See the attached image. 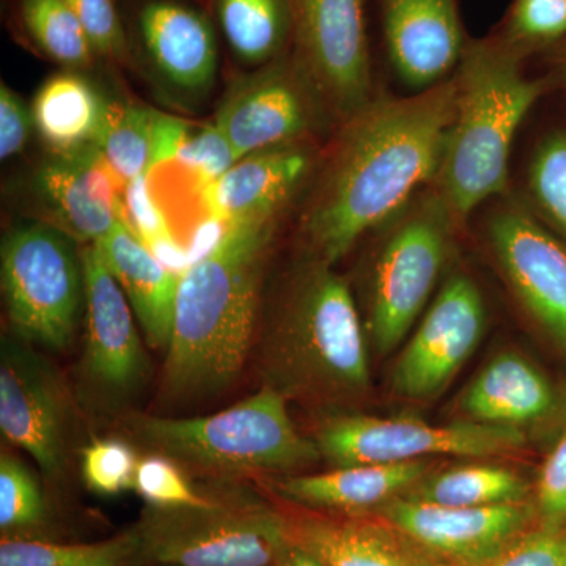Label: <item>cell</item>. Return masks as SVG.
Here are the masks:
<instances>
[{"label":"cell","mask_w":566,"mask_h":566,"mask_svg":"<svg viewBox=\"0 0 566 566\" xmlns=\"http://www.w3.org/2000/svg\"><path fill=\"white\" fill-rule=\"evenodd\" d=\"M457 114V81L406 98H374L344 123L304 233L319 263L333 266L354 244L434 182Z\"/></svg>","instance_id":"1"},{"label":"cell","mask_w":566,"mask_h":566,"mask_svg":"<svg viewBox=\"0 0 566 566\" xmlns=\"http://www.w3.org/2000/svg\"><path fill=\"white\" fill-rule=\"evenodd\" d=\"M275 216L229 223L221 243L181 275L164 364L170 397H207L240 375L255 331Z\"/></svg>","instance_id":"2"},{"label":"cell","mask_w":566,"mask_h":566,"mask_svg":"<svg viewBox=\"0 0 566 566\" xmlns=\"http://www.w3.org/2000/svg\"><path fill=\"white\" fill-rule=\"evenodd\" d=\"M523 61L488 36L469 41L453 73L457 114L434 191L455 226L506 189L517 129L546 91L545 81L524 76Z\"/></svg>","instance_id":"3"},{"label":"cell","mask_w":566,"mask_h":566,"mask_svg":"<svg viewBox=\"0 0 566 566\" xmlns=\"http://www.w3.org/2000/svg\"><path fill=\"white\" fill-rule=\"evenodd\" d=\"M270 387L323 401L357 398L370 387L367 345L344 279L316 262L301 279L264 352Z\"/></svg>","instance_id":"4"},{"label":"cell","mask_w":566,"mask_h":566,"mask_svg":"<svg viewBox=\"0 0 566 566\" xmlns=\"http://www.w3.org/2000/svg\"><path fill=\"white\" fill-rule=\"evenodd\" d=\"M128 428L153 453L207 474L293 471L322 457L316 442L294 427L285 395L270 386L216 415L191 419L137 416Z\"/></svg>","instance_id":"5"},{"label":"cell","mask_w":566,"mask_h":566,"mask_svg":"<svg viewBox=\"0 0 566 566\" xmlns=\"http://www.w3.org/2000/svg\"><path fill=\"white\" fill-rule=\"evenodd\" d=\"M142 566H274L289 520L241 490L208 493L202 505L145 506L132 527Z\"/></svg>","instance_id":"6"},{"label":"cell","mask_w":566,"mask_h":566,"mask_svg":"<svg viewBox=\"0 0 566 566\" xmlns=\"http://www.w3.org/2000/svg\"><path fill=\"white\" fill-rule=\"evenodd\" d=\"M0 256L14 331L32 344L65 348L84 300L82 259L69 234L43 223L18 227L3 240Z\"/></svg>","instance_id":"7"},{"label":"cell","mask_w":566,"mask_h":566,"mask_svg":"<svg viewBox=\"0 0 566 566\" xmlns=\"http://www.w3.org/2000/svg\"><path fill=\"white\" fill-rule=\"evenodd\" d=\"M455 227L436 191L390 221L371 282L370 327L379 354L392 353L411 333L434 292Z\"/></svg>","instance_id":"8"},{"label":"cell","mask_w":566,"mask_h":566,"mask_svg":"<svg viewBox=\"0 0 566 566\" xmlns=\"http://www.w3.org/2000/svg\"><path fill=\"white\" fill-rule=\"evenodd\" d=\"M322 457L335 465L389 464L427 457L488 458L526 446L521 428L463 420L431 424L406 417L342 416L316 431Z\"/></svg>","instance_id":"9"},{"label":"cell","mask_w":566,"mask_h":566,"mask_svg":"<svg viewBox=\"0 0 566 566\" xmlns=\"http://www.w3.org/2000/svg\"><path fill=\"white\" fill-rule=\"evenodd\" d=\"M294 62L319 103L346 123L374 99L365 0H290Z\"/></svg>","instance_id":"10"},{"label":"cell","mask_w":566,"mask_h":566,"mask_svg":"<svg viewBox=\"0 0 566 566\" xmlns=\"http://www.w3.org/2000/svg\"><path fill=\"white\" fill-rule=\"evenodd\" d=\"M485 304L471 279L453 275L444 283L398 357L395 394L431 400L444 392L474 354L485 331Z\"/></svg>","instance_id":"11"},{"label":"cell","mask_w":566,"mask_h":566,"mask_svg":"<svg viewBox=\"0 0 566 566\" xmlns=\"http://www.w3.org/2000/svg\"><path fill=\"white\" fill-rule=\"evenodd\" d=\"M84 273V376L93 392L122 401L139 389L148 370L147 354L134 324L133 308L107 270L95 244L81 253Z\"/></svg>","instance_id":"12"},{"label":"cell","mask_w":566,"mask_h":566,"mask_svg":"<svg viewBox=\"0 0 566 566\" xmlns=\"http://www.w3.org/2000/svg\"><path fill=\"white\" fill-rule=\"evenodd\" d=\"M502 273L539 326L566 348V244L534 212L506 200L488 226Z\"/></svg>","instance_id":"13"},{"label":"cell","mask_w":566,"mask_h":566,"mask_svg":"<svg viewBox=\"0 0 566 566\" xmlns=\"http://www.w3.org/2000/svg\"><path fill=\"white\" fill-rule=\"evenodd\" d=\"M382 517L420 549L447 566L479 564L531 528L535 509L527 502L494 506H444L394 499Z\"/></svg>","instance_id":"14"},{"label":"cell","mask_w":566,"mask_h":566,"mask_svg":"<svg viewBox=\"0 0 566 566\" xmlns=\"http://www.w3.org/2000/svg\"><path fill=\"white\" fill-rule=\"evenodd\" d=\"M66 406L61 382L43 359L3 340L0 356V431L24 450L44 474H61L65 455Z\"/></svg>","instance_id":"15"},{"label":"cell","mask_w":566,"mask_h":566,"mask_svg":"<svg viewBox=\"0 0 566 566\" xmlns=\"http://www.w3.org/2000/svg\"><path fill=\"white\" fill-rule=\"evenodd\" d=\"M316 103L318 96L296 62L275 63L233 88L216 125L243 159L294 144L311 129Z\"/></svg>","instance_id":"16"},{"label":"cell","mask_w":566,"mask_h":566,"mask_svg":"<svg viewBox=\"0 0 566 566\" xmlns=\"http://www.w3.org/2000/svg\"><path fill=\"white\" fill-rule=\"evenodd\" d=\"M382 25L395 71L417 92L449 80L469 43L457 0H382Z\"/></svg>","instance_id":"17"},{"label":"cell","mask_w":566,"mask_h":566,"mask_svg":"<svg viewBox=\"0 0 566 566\" xmlns=\"http://www.w3.org/2000/svg\"><path fill=\"white\" fill-rule=\"evenodd\" d=\"M286 520L294 542L323 566H447L379 516L311 512Z\"/></svg>","instance_id":"18"},{"label":"cell","mask_w":566,"mask_h":566,"mask_svg":"<svg viewBox=\"0 0 566 566\" xmlns=\"http://www.w3.org/2000/svg\"><path fill=\"white\" fill-rule=\"evenodd\" d=\"M40 188L63 226L81 240H103L126 221V182L112 169L98 147L46 164Z\"/></svg>","instance_id":"19"},{"label":"cell","mask_w":566,"mask_h":566,"mask_svg":"<svg viewBox=\"0 0 566 566\" xmlns=\"http://www.w3.org/2000/svg\"><path fill=\"white\" fill-rule=\"evenodd\" d=\"M311 155L296 144L253 153L200 189L208 216L232 223L277 214L303 181Z\"/></svg>","instance_id":"20"},{"label":"cell","mask_w":566,"mask_h":566,"mask_svg":"<svg viewBox=\"0 0 566 566\" xmlns=\"http://www.w3.org/2000/svg\"><path fill=\"white\" fill-rule=\"evenodd\" d=\"M428 474L424 460L408 463L335 465L319 474L286 476L275 483L294 504L334 515H375Z\"/></svg>","instance_id":"21"},{"label":"cell","mask_w":566,"mask_h":566,"mask_svg":"<svg viewBox=\"0 0 566 566\" xmlns=\"http://www.w3.org/2000/svg\"><path fill=\"white\" fill-rule=\"evenodd\" d=\"M139 29L148 57L170 84L191 92L211 87L218 44L202 13L172 0H155L142 9Z\"/></svg>","instance_id":"22"},{"label":"cell","mask_w":566,"mask_h":566,"mask_svg":"<svg viewBox=\"0 0 566 566\" xmlns=\"http://www.w3.org/2000/svg\"><path fill=\"white\" fill-rule=\"evenodd\" d=\"M95 245L132 305L148 344L167 349L181 275L164 266L126 221Z\"/></svg>","instance_id":"23"},{"label":"cell","mask_w":566,"mask_h":566,"mask_svg":"<svg viewBox=\"0 0 566 566\" xmlns=\"http://www.w3.org/2000/svg\"><path fill=\"white\" fill-rule=\"evenodd\" d=\"M461 411L472 422L521 428L556 415L553 382L520 354L495 356L464 390Z\"/></svg>","instance_id":"24"},{"label":"cell","mask_w":566,"mask_h":566,"mask_svg":"<svg viewBox=\"0 0 566 566\" xmlns=\"http://www.w3.org/2000/svg\"><path fill=\"white\" fill-rule=\"evenodd\" d=\"M106 102L73 70L44 81L32 103L33 126L59 158L98 147Z\"/></svg>","instance_id":"25"},{"label":"cell","mask_w":566,"mask_h":566,"mask_svg":"<svg viewBox=\"0 0 566 566\" xmlns=\"http://www.w3.org/2000/svg\"><path fill=\"white\" fill-rule=\"evenodd\" d=\"M528 483L512 469L469 464L424 475L405 497L444 506H494L526 502Z\"/></svg>","instance_id":"26"},{"label":"cell","mask_w":566,"mask_h":566,"mask_svg":"<svg viewBox=\"0 0 566 566\" xmlns=\"http://www.w3.org/2000/svg\"><path fill=\"white\" fill-rule=\"evenodd\" d=\"M223 36L241 61H273L293 33L290 0H218Z\"/></svg>","instance_id":"27"},{"label":"cell","mask_w":566,"mask_h":566,"mask_svg":"<svg viewBox=\"0 0 566 566\" xmlns=\"http://www.w3.org/2000/svg\"><path fill=\"white\" fill-rule=\"evenodd\" d=\"M0 566H142L132 528L98 543H54L2 536Z\"/></svg>","instance_id":"28"},{"label":"cell","mask_w":566,"mask_h":566,"mask_svg":"<svg viewBox=\"0 0 566 566\" xmlns=\"http://www.w3.org/2000/svg\"><path fill=\"white\" fill-rule=\"evenodd\" d=\"M153 115L136 104L106 103L98 148L126 185L150 174Z\"/></svg>","instance_id":"29"},{"label":"cell","mask_w":566,"mask_h":566,"mask_svg":"<svg viewBox=\"0 0 566 566\" xmlns=\"http://www.w3.org/2000/svg\"><path fill=\"white\" fill-rule=\"evenodd\" d=\"M21 14L29 35L52 61L69 70L91 65L95 50L65 0H22Z\"/></svg>","instance_id":"30"},{"label":"cell","mask_w":566,"mask_h":566,"mask_svg":"<svg viewBox=\"0 0 566 566\" xmlns=\"http://www.w3.org/2000/svg\"><path fill=\"white\" fill-rule=\"evenodd\" d=\"M46 501L39 482L22 461L10 453L0 457V531L2 536L41 538L46 526Z\"/></svg>","instance_id":"31"},{"label":"cell","mask_w":566,"mask_h":566,"mask_svg":"<svg viewBox=\"0 0 566 566\" xmlns=\"http://www.w3.org/2000/svg\"><path fill=\"white\" fill-rule=\"evenodd\" d=\"M499 40L521 57L566 36V0H513Z\"/></svg>","instance_id":"32"},{"label":"cell","mask_w":566,"mask_h":566,"mask_svg":"<svg viewBox=\"0 0 566 566\" xmlns=\"http://www.w3.org/2000/svg\"><path fill=\"white\" fill-rule=\"evenodd\" d=\"M136 450L123 439H96L82 450V479L93 493L117 495L134 490Z\"/></svg>","instance_id":"33"},{"label":"cell","mask_w":566,"mask_h":566,"mask_svg":"<svg viewBox=\"0 0 566 566\" xmlns=\"http://www.w3.org/2000/svg\"><path fill=\"white\" fill-rule=\"evenodd\" d=\"M528 188L536 207L566 234V133L553 134L539 145Z\"/></svg>","instance_id":"34"},{"label":"cell","mask_w":566,"mask_h":566,"mask_svg":"<svg viewBox=\"0 0 566 566\" xmlns=\"http://www.w3.org/2000/svg\"><path fill=\"white\" fill-rule=\"evenodd\" d=\"M134 491L144 499L145 504L158 509L202 505L208 501V494L192 485L180 463L159 453L142 458L134 479Z\"/></svg>","instance_id":"35"},{"label":"cell","mask_w":566,"mask_h":566,"mask_svg":"<svg viewBox=\"0 0 566 566\" xmlns=\"http://www.w3.org/2000/svg\"><path fill=\"white\" fill-rule=\"evenodd\" d=\"M565 542L557 527L527 528L493 556L468 566H564Z\"/></svg>","instance_id":"36"},{"label":"cell","mask_w":566,"mask_h":566,"mask_svg":"<svg viewBox=\"0 0 566 566\" xmlns=\"http://www.w3.org/2000/svg\"><path fill=\"white\" fill-rule=\"evenodd\" d=\"M238 161L232 144L216 123L191 134L177 158V163L196 175L202 186L221 178Z\"/></svg>","instance_id":"37"},{"label":"cell","mask_w":566,"mask_h":566,"mask_svg":"<svg viewBox=\"0 0 566 566\" xmlns=\"http://www.w3.org/2000/svg\"><path fill=\"white\" fill-rule=\"evenodd\" d=\"M82 29L87 33L95 54L123 59L128 52L125 29L114 0H65Z\"/></svg>","instance_id":"38"},{"label":"cell","mask_w":566,"mask_h":566,"mask_svg":"<svg viewBox=\"0 0 566 566\" xmlns=\"http://www.w3.org/2000/svg\"><path fill=\"white\" fill-rule=\"evenodd\" d=\"M125 212L129 229L147 248L164 238L175 237L163 208L153 196L148 174L140 175L126 185Z\"/></svg>","instance_id":"39"},{"label":"cell","mask_w":566,"mask_h":566,"mask_svg":"<svg viewBox=\"0 0 566 566\" xmlns=\"http://www.w3.org/2000/svg\"><path fill=\"white\" fill-rule=\"evenodd\" d=\"M536 512L545 517L547 526L566 523V430L539 469Z\"/></svg>","instance_id":"40"},{"label":"cell","mask_w":566,"mask_h":566,"mask_svg":"<svg viewBox=\"0 0 566 566\" xmlns=\"http://www.w3.org/2000/svg\"><path fill=\"white\" fill-rule=\"evenodd\" d=\"M33 126L32 109H28L17 92L9 85L0 88V158H13L24 150Z\"/></svg>","instance_id":"41"},{"label":"cell","mask_w":566,"mask_h":566,"mask_svg":"<svg viewBox=\"0 0 566 566\" xmlns=\"http://www.w3.org/2000/svg\"><path fill=\"white\" fill-rule=\"evenodd\" d=\"M189 137L191 126L188 123L155 111L151 125L150 172L164 164L177 161Z\"/></svg>","instance_id":"42"},{"label":"cell","mask_w":566,"mask_h":566,"mask_svg":"<svg viewBox=\"0 0 566 566\" xmlns=\"http://www.w3.org/2000/svg\"><path fill=\"white\" fill-rule=\"evenodd\" d=\"M274 566H323L322 562L308 553L304 546L300 543L294 542L292 535H290L289 542L283 545L281 553L275 558Z\"/></svg>","instance_id":"43"},{"label":"cell","mask_w":566,"mask_h":566,"mask_svg":"<svg viewBox=\"0 0 566 566\" xmlns=\"http://www.w3.org/2000/svg\"><path fill=\"white\" fill-rule=\"evenodd\" d=\"M560 74H562V77H564V81H565V84H566V46H565V51L562 52Z\"/></svg>","instance_id":"44"},{"label":"cell","mask_w":566,"mask_h":566,"mask_svg":"<svg viewBox=\"0 0 566 566\" xmlns=\"http://www.w3.org/2000/svg\"><path fill=\"white\" fill-rule=\"evenodd\" d=\"M564 566H566V542H565Z\"/></svg>","instance_id":"45"}]
</instances>
